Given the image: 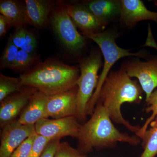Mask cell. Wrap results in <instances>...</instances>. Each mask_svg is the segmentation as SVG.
<instances>
[{"mask_svg":"<svg viewBox=\"0 0 157 157\" xmlns=\"http://www.w3.org/2000/svg\"><path fill=\"white\" fill-rule=\"evenodd\" d=\"M36 133L31 135L12 154L10 157H29Z\"/></svg>","mask_w":157,"mask_h":157,"instance_id":"cell-24","label":"cell"},{"mask_svg":"<svg viewBox=\"0 0 157 157\" xmlns=\"http://www.w3.org/2000/svg\"><path fill=\"white\" fill-rule=\"evenodd\" d=\"M83 5L98 19L107 24L109 20L120 15L121 10V1L94 0Z\"/></svg>","mask_w":157,"mask_h":157,"instance_id":"cell-16","label":"cell"},{"mask_svg":"<svg viewBox=\"0 0 157 157\" xmlns=\"http://www.w3.org/2000/svg\"><path fill=\"white\" fill-rule=\"evenodd\" d=\"M37 90L25 87L21 91L8 96L1 102L0 126L4 127L16 120Z\"/></svg>","mask_w":157,"mask_h":157,"instance_id":"cell-11","label":"cell"},{"mask_svg":"<svg viewBox=\"0 0 157 157\" xmlns=\"http://www.w3.org/2000/svg\"><path fill=\"white\" fill-rule=\"evenodd\" d=\"M67 11L71 19L83 34L95 33L102 32L107 24L98 19L82 4L66 6Z\"/></svg>","mask_w":157,"mask_h":157,"instance_id":"cell-12","label":"cell"},{"mask_svg":"<svg viewBox=\"0 0 157 157\" xmlns=\"http://www.w3.org/2000/svg\"><path fill=\"white\" fill-rule=\"evenodd\" d=\"M51 22L61 42L71 52H77L85 45L86 39L77 31L67 11L66 6L60 5L52 11Z\"/></svg>","mask_w":157,"mask_h":157,"instance_id":"cell-6","label":"cell"},{"mask_svg":"<svg viewBox=\"0 0 157 157\" xmlns=\"http://www.w3.org/2000/svg\"><path fill=\"white\" fill-rule=\"evenodd\" d=\"M12 27L9 20L2 14L0 15V37H3L10 28Z\"/></svg>","mask_w":157,"mask_h":157,"instance_id":"cell-28","label":"cell"},{"mask_svg":"<svg viewBox=\"0 0 157 157\" xmlns=\"http://www.w3.org/2000/svg\"><path fill=\"white\" fill-rule=\"evenodd\" d=\"M80 69L55 59L39 63L20 76L25 87L33 88L49 96L76 86Z\"/></svg>","mask_w":157,"mask_h":157,"instance_id":"cell-3","label":"cell"},{"mask_svg":"<svg viewBox=\"0 0 157 157\" xmlns=\"http://www.w3.org/2000/svg\"><path fill=\"white\" fill-rule=\"evenodd\" d=\"M147 107L145 108L147 113L152 112L151 115L147 120L143 126L141 127L136 135L142 139L144 133L148 128L149 125L155 119L157 115V89L155 90L151 94L148 100L146 101Z\"/></svg>","mask_w":157,"mask_h":157,"instance_id":"cell-21","label":"cell"},{"mask_svg":"<svg viewBox=\"0 0 157 157\" xmlns=\"http://www.w3.org/2000/svg\"><path fill=\"white\" fill-rule=\"evenodd\" d=\"M78 86L56 94L48 96L46 112L47 117L62 118L77 116Z\"/></svg>","mask_w":157,"mask_h":157,"instance_id":"cell-10","label":"cell"},{"mask_svg":"<svg viewBox=\"0 0 157 157\" xmlns=\"http://www.w3.org/2000/svg\"><path fill=\"white\" fill-rule=\"evenodd\" d=\"M54 157H86L78 149L72 147L67 142H60Z\"/></svg>","mask_w":157,"mask_h":157,"instance_id":"cell-23","label":"cell"},{"mask_svg":"<svg viewBox=\"0 0 157 157\" xmlns=\"http://www.w3.org/2000/svg\"><path fill=\"white\" fill-rule=\"evenodd\" d=\"M60 139H53L49 141L40 157H54Z\"/></svg>","mask_w":157,"mask_h":157,"instance_id":"cell-27","label":"cell"},{"mask_svg":"<svg viewBox=\"0 0 157 157\" xmlns=\"http://www.w3.org/2000/svg\"><path fill=\"white\" fill-rule=\"evenodd\" d=\"M96 105L89 120L81 125L77 137L78 149L82 152L86 154L94 149L112 147L118 142L132 145L140 143L138 137L130 136L118 131L113 125L103 105L100 103Z\"/></svg>","mask_w":157,"mask_h":157,"instance_id":"cell-2","label":"cell"},{"mask_svg":"<svg viewBox=\"0 0 157 157\" xmlns=\"http://www.w3.org/2000/svg\"><path fill=\"white\" fill-rule=\"evenodd\" d=\"M28 32V30L23 26L18 27L16 28L13 33L10 34L9 37L14 45L19 49L25 44Z\"/></svg>","mask_w":157,"mask_h":157,"instance_id":"cell-26","label":"cell"},{"mask_svg":"<svg viewBox=\"0 0 157 157\" xmlns=\"http://www.w3.org/2000/svg\"><path fill=\"white\" fill-rule=\"evenodd\" d=\"M19 49L14 45L9 37L1 59V69H10L17 56Z\"/></svg>","mask_w":157,"mask_h":157,"instance_id":"cell-22","label":"cell"},{"mask_svg":"<svg viewBox=\"0 0 157 157\" xmlns=\"http://www.w3.org/2000/svg\"><path fill=\"white\" fill-rule=\"evenodd\" d=\"M0 12L15 28L29 24L25 5L12 0H2L0 2Z\"/></svg>","mask_w":157,"mask_h":157,"instance_id":"cell-17","label":"cell"},{"mask_svg":"<svg viewBox=\"0 0 157 157\" xmlns=\"http://www.w3.org/2000/svg\"><path fill=\"white\" fill-rule=\"evenodd\" d=\"M82 35L98 44L104 57V67L99 76L98 86L86 107V115H91L95 108V106L98 102L101 87L110 72V69L116 62L126 56H135L145 58L147 54L143 51L136 53H131L129 50L121 48L116 42L117 36L110 31H102L95 33Z\"/></svg>","mask_w":157,"mask_h":157,"instance_id":"cell-4","label":"cell"},{"mask_svg":"<svg viewBox=\"0 0 157 157\" xmlns=\"http://www.w3.org/2000/svg\"><path fill=\"white\" fill-rule=\"evenodd\" d=\"M143 90L136 80H132L124 68L109 72L101 87L98 103L103 105L111 120L122 124L137 134L139 126L132 125L124 118L121 112L126 102L139 104L143 98Z\"/></svg>","mask_w":157,"mask_h":157,"instance_id":"cell-1","label":"cell"},{"mask_svg":"<svg viewBox=\"0 0 157 157\" xmlns=\"http://www.w3.org/2000/svg\"><path fill=\"white\" fill-rule=\"evenodd\" d=\"M81 125L76 117L50 120L43 118L35 124L37 135L50 140L61 139L66 136L78 137Z\"/></svg>","mask_w":157,"mask_h":157,"instance_id":"cell-7","label":"cell"},{"mask_svg":"<svg viewBox=\"0 0 157 157\" xmlns=\"http://www.w3.org/2000/svg\"><path fill=\"white\" fill-rule=\"evenodd\" d=\"M36 54L28 53L19 49L10 69L16 72H22L31 67L37 60Z\"/></svg>","mask_w":157,"mask_h":157,"instance_id":"cell-20","label":"cell"},{"mask_svg":"<svg viewBox=\"0 0 157 157\" xmlns=\"http://www.w3.org/2000/svg\"><path fill=\"white\" fill-rule=\"evenodd\" d=\"M2 129L0 157H11L25 140L36 133L35 125L22 124L17 120Z\"/></svg>","mask_w":157,"mask_h":157,"instance_id":"cell-8","label":"cell"},{"mask_svg":"<svg viewBox=\"0 0 157 157\" xmlns=\"http://www.w3.org/2000/svg\"><path fill=\"white\" fill-rule=\"evenodd\" d=\"M150 125V128L142 138L144 151L140 157H155L157 155V115Z\"/></svg>","mask_w":157,"mask_h":157,"instance_id":"cell-18","label":"cell"},{"mask_svg":"<svg viewBox=\"0 0 157 157\" xmlns=\"http://www.w3.org/2000/svg\"><path fill=\"white\" fill-rule=\"evenodd\" d=\"M23 85L19 78L9 77L0 74V102L14 93L22 90Z\"/></svg>","mask_w":157,"mask_h":157,"instance_id":"cell-19","label":"cell"},{"mask_svg":"<svg viewBox=\"0 0 157 157\" xmlns=\"http://www.w3.org/2000/svg\"><path fill=\"white\" fill-rule=\"evenodd\" d=\"M120 14L122 22L128 27L139 21L151 20L157 22V12L149 10L140 0H122Z\"/></svg>","mask_w":157,"mask_h":157,"instance_id":"cell-13","label":"cell"},{"mask_svg":"<svg viewBox=\"0 0 157 157\" xmlns=\"http://www.w3.org/2000/svg\"><path fill=\"white\" fill-rule=\"evenodd\" d=\"M25 5L29 24L38 28L45 27L52 9L50 2L44 0H25Z\"/></svg>","mask_w":157,"mask_h":157,"instance_id":"cell-15","label":"cell"},{"mask_svg":"<svg viewBox=\"0 0 157 157\" xmlns=\"http://www.w3.org/2000/svg\"><path fill=\"white\" fill-rule=\"evenodd\" d=\"M130 77L139 80L143 91L146 94V101L157 87V56L146 62L135 59L124 66Z\"/></svg>","mask_w":157,"mask_h":157,"instance_id":"cell-9","label":"cell"},{"mask_svg":"<svg viewBox=\"0 0 157 157\" xmlns=\"http://www.w3.org/2000/svg\"><path fill=\"white\" fill-rule=\"evenodd\" d=\"M47 98L48 96L37 90L32 96L17 121L22 124L35 125L42 119L48 118L46 112Z\"/></svg>","mask_w":157,"mask_h":157,"instance_id":"cell-14","label":"cell"},{"mask_svg":"<svg viewBox=\"0 0 157 157\" xmlns=\"http://www.w3.org/2000/svg\"><path fill=\"white\" fill-rule=\"evenodd\" d=\"M102 63V55L95 51L83 59L79 65L80 75L76 82L78 86L76 118L80 120H84L87 116L86 107L98 86V73Z\"/></svg>","mask_w":157,"mask_h":157,"instance_id":"cell-5","label":"cell"},{"mask_svg":"<svg viewBox=\"0 0 157 157\" xmlns=\"http://www.w3.org/2000/svg\"><path fill=\"white\" fill-rule=\"evenodd\" d=\"M50 140L37 134L29 157H40Z\"/></svg>","mask_w":157,"mask_h":157,"instance_id":"cell-25","label":"cell"}]
</instances>
